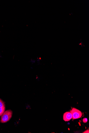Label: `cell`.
Returning <instances> with one entry per match:
<instances>
[{
    "mask_svg": "<svg viewBox=\"0 0 89 133\" xmlns=\"http://www.w3.org/2000/svg\"><path fill=\"white\" fill-rule=\"evenodd\" d=\"M12 114V111L10 110H7L4 112L2 116L1 123H5L8 122L11 118Z\"/></svg>",
    "mask_w": 89,
    "mask_h": 133,
    "instance_id": "1",
    "label": "cell"
},
{
    "mask_svg": "<svg viewBox=\"0 0 89 133\" xmlns=\"http://www.w3.org/2000/svg\"><path fill=\"white\" fill-rule=\"evenodd\" d=\"M72 116L73 119H76L80 118L82 116L81 111L75 108H73L70 112Z\"/></svg>",
    "mask_w": 89,
    "mask_h": 133,
    "instance_id": "2",
    "label": "cell"
},
{
    "mask_svg": "<svg viewBox=\"0 0 89 133\" xmlns=\"http://www.w3.org/2000/svg\"><path fill=\"white\" fill-rule=\"evenodd\" d=\"M72 117V116L70 112H66L63 115V119L66 122H68L70 120Z\"/></svg>",
    "mask_w": 89,
    "mask_h": 133,
    "instance_id": "3",
    "label": "cell"
},
{
    "mask_svg": "<svg viewBox=\"0 0 89 133\" xmlns=\"http://www.w3.org/2000/svg\"><path fill=\"white\" fill-rule=\"evenodd\" d=\"M83 121L84 123H87L88 121L87 119L86 118H84L83 119Z\"/></svg>",
    "mask_w": 89,
    "mask_h": 133,
    "instance_id": "4",
    "label": "cell"
},
{
    "mask_svg": "<svg viewBox=\"0 0 89 133\" xmlns=\"http://www.w3.org/2000/svg\"><path fill=\"white\" fill-rule=\"evenodd\" d=\"M83 133H89V130H86Z\"/></svg>",
    "mask_w": 89,
    "mask_h": 133,
    "instance_id": "5",
    "label": "cell"
}]
</instances>
